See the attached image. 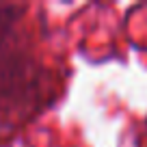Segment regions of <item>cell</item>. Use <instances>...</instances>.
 <instances>
[{
    "label": "cell",
    "instance_id": "1",
    "mask_svg": "<svg viewBox=\"0 0 147 147\" xmlns=\"http://www.w3.org/2000/svg\"><path fill=\"white\" fill-rule=\"evenodd\" d=\"M13 7L0 5V104L9 97H18L20 82H26L28 61L20 54L18 35H13V24L18 22L11 15Z\"/></svg>",
    "mask_w": 147,
    "mask_h": 147
}]
</instances>
